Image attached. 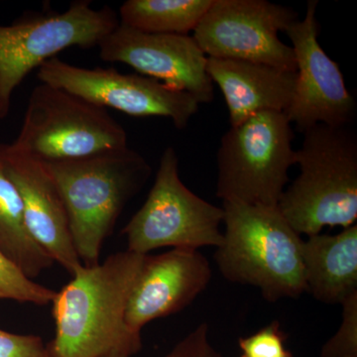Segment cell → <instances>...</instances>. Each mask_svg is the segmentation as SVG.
<instances>
[{
	"label": "cell",
	"instance_id": "10",
	"mask_svg": "<svg viewBox=\"0 0 357 357\" xmlns=\"http://www.w3.org/2000/svg\"><path fill=\"white\" fill-rule=\"evenodd\" d=\"M37 76L42 84L64 89L103 109L134 117H167L177 129L187 128L199 110L194 96L139 74L86 69L54 57L40 66Z\"/></svg>",
	"mask_w": 357,
	"mask_h": 357
},
{
	"label": "cell",
	"instance_id": "20",
	"mask_svg": "<svg viewBox=\"0 0 357 357\" xmlns=\"http://www.w3.org/2000/svg\"><path fill=\"white\" fill-rule=\"evenodd\" d=\"M337 332L321 349V357H357V294L344 301Z\"/></svg>",
	"mask_w": 357,
	"mask_h": 357
},
{
	"label": "cell",
	"instance_id": "2",
	"mask_svg": "<svg viewBox=\"0 0 357 357\" xmlns=\"http://www.w3.org/2000/svg\"><path fill=\"white\" fill-rule=\"evenodd\" d=\"M222 243L215 260L232 283L253 286L269 302L306 292L303 241L277 206L222 204Z\"/></svg>",
	"mask_w": 357,
	"mask_h": 357
},
{
	"label": "cell",
	"instance_id": "9",
	"mask_svg": "<svg viewBox=\"0 0 357 357\" xmlns=\"http://www.w3.org/2000/svg\"><path fill=\"white\" fill-rule=\"evenodd\" d=\"M299 20L292 8L266 0H213L194 38L206 57L234 59L296 72L292 47L279 32Z\"/></svg>",
	"mask_w": 357,
	"mask_h": 357
},
{
	"label": "cell",
	"instance_id": "22",
	"mask_svg": "<svg viewBox=\"0 0 357 357\" xmlns=\"http://www.w3.org/2000/svg\"><path fill=\"white\" fill-rule=\"evenodd\" d=\"M0 357H52L48 345L37 335H14L0 330Z\"/></svg>",
	"mask_w": 357,
	"mask_h": 357
},
{
	"label": "cell",
	"instance_id": "15",
	"mask_svg": "<svg viewBox=\"0 0 357 357\" xmlns=\"http://www.w3.org/2000/svg\"><path fill=\"white\" fill-rule=\"evenodd\" d=\"M206 72L220 86L230 126L263 112H285L293 100L296 72L248 61L208 57Z\"/></svg>",
	"mask_w": 357,
	"mask_h": 357
},
{
	"label": "cell",
	"instance_id": "6",
	"mask_svg": "<svg viewBox=\"0 0 357 357\" xmlns=\"http://www.w3.org/2000/svg\"><path fill=\"white\" fill-rule=\"evenodd\" d=\"M294 132L284 112H263L230 126L217 155L222 202L277 206L296 164Z\"/></svg>",
	"mask_w": 357,
	"mask_h": 357
},
{
	"label": "cell",
	"instance_id": "3",
	"mask_svg": "<svg viewBox=\"0 0 357 357\" xmlns=\"http://www.w3.org/2000/svg\"><path fill=\"white\" fill-rule=\"evenodd\" d=\"M296 150L300 175L279 199L282 215L298 234L326 227L347 229L357 220V136L347 126L317 124Z\"/></svg>",
	"mask_w": 357,
	"mask_h": 357
},
{
	"label": "cell",
	"instance_id": "11",
	"mask_svg": "<svg viewBox=\"0 0 357 357\" xmlns=\"http://www.w3.org/2000/svg\"><path fill=\"white\" fill-rule=\"evenodd\" d=\"M318 4L317 0L307 1L304 20L294 21L285 30L295 55L296 84L284 114L301 133L317 124L349 126L356 112L340 66L319 43Z\"/></svg>",
	"mask_w": 357,
	"mask_h": 357
},
{
	"label": "cell",
	"instance_id": "21",
	"mask_svg": "<svg viewBox=\"0 0 357 357\" xmlns=\"http://www.w3.org/2000/svg\"><path fill=\"white\" fill-rule=\"evenodd\" d=\"M285 342L280 323L273 321L253 335L239 338L241 357H293Z\"/></svg>",
	"mask_w": 357,
	"mask_h": 357
},
{
	"label": "cell",
	"instance_id": "8",
	"mask_svg": "<svg viewBox=\"0 0 357 357\" xmlns=\"http://www.w3.org/2000/svg\"><path fill=\"white\" fill-rule=\"evenodd\" d=\"M119 25L109 6L75 1L62 13L0 25V119L10 112L15 89L33 70L70 47L91 48Z\"/></svg>",
	"mask_w": 357,
	"mask_h": 357
},
{
	"label": "cell",
	"instance_id": "16",
	"mask_svg": "<svg viewBox=\"0 0 357 357\" xmlns=\"http://www.w3.org/2000/svg\"><path fill=\"white\" fill-rule=\"evenodd\" d=\"M306 292L325 304L357 294V225L335 236L314 234L303 243Z\"/></svg>",
	"mask_w": 357,
	"mask_h": 357
},
{
	"label": "cell",
	"instance_id": "19",
	"mask_svg": "<svg viewBox=\"0 0 357 357\" xmlns=\"http://www.w3.org/2000/svg\"><path fill=\"white\" fill-rule=\"evenodd\" d=\"M56 293L28 278L0 251V300L46 306L53 302Z\"/></svg>",
	"mask_w": 357,
	"mask_h": 357
},
{
	"label": "cell",
	"instance_id": "13",
	"mask_svg": "<svg viewBox=\"0 0 357 357\" xmlns=\"http://www.w3.org/2000/svg\"><path fill=\"white\" fill-rule=\"evenodd\" d=\"M211 276L210 262L199 250L145 255L129 295L126 326L141 335L150 321L182 311L206 290Z\"/></svg>",
	"mask_w": 357,
	"mask_h": 357
},
{
	"label": "cell",
	"instance_id": "17",
	"mask_svg": "<svg viewBox=\"0 0 357 357\" xmlns=\"http://www.w3.org/2000/svg\"><path fill=\"white\" fill-rule=\"evenodd\" d=\"M0 251L32 280L55 263L30 234L25 223L20 192L6 175L1 161Z\"/></svg>",
	"mask_w": 357,
	"mask_h": 357
},
{
	"label": "cell",
	"instance_id": "1",
	"mask_svg": "<svg viewBox=\"0 0 357 357\" xmlns=\"http://www.w3.org/2000/svg\"><path fill=\"white\" fill-rule=\"evenodd\" d=\"M145 255L126 250L95 266H83L56 293V335L48 345L52 357L133 356L141 335L129 330L126 307Z\"/></svg>",
	"mask_w": 357,
	"mask_h": 357
},
{
	"label": "cell",
	"instance_id": "24",
	"mask_svg": "<svg viewBox=\"0 0 357 357\" xmlns=\"http://www.w3.org/2000/svg\"><path fill=\"white\" fill-rule=\"evenodd\" d=\"M103 357H132V356H128V354H119V352H115V354H109V356H105Z\"/></svg>",
	"mask_w": 357,
	"mask_h": 357
},
{
	"label": "cell",
	"instance_id": "23",
	"mask_svg": "<svg viewBox=\"0 0 357 357\" xmlns=\"http://www.w3.org/2000/svg\"><path fill=\"white\" fill-rule=\"evenodd\" d=\"M164 357H223L211 344L208 324L202 323Z\"/></svg>",
	"mask_w": 357,
	"mask_h": 357
},
{
	"label": "cell",
	"instance_id": "18",
	"mask_svg": "<svg viewBox=\"0 0 357 357\" xmlns=\"http://www.w3.org/2000/svg\"><path fill=\"white\" fill-rule=\"evenodd\" d=\"M213 0H128L119 8V23L152 34L195 31Z\"/></svg>",
	"mask_w": 357,
	"mask_h": 357
},
{
	"label": "cell",
	"instance_id": "7",
	"mask_svg": "<svg viewBox=\"0 0 357 357\" xmlns=\"http://www.w3.org/2000/svg\"><path fill=\"white\" fill-rule=\"evenodd\" d=\"M223 210L188 189L178 175V158L167 147L145 203L124 227L128 250L147 255L162 248L194 249L222 243Z\"/></svg>",
	"mask_w": 357,
	"mask_h": 357
},
{
	"label": "cell",
	"instance_id": "14",
	"mask_svg": "<svg viewBox=\"0 0 357 357\" xmlns=\"http://www.w3.org/2000/svg\"><path fill=\"white\" fill-rule=\"evenodd\" d=\"M0 161L20 192L25 223L33 238L70 275L84 266L72 236L62 195L43 162L0 144Z\"/></svg>",
	"mask_w": 357,
	"mask_h": 357
},
{
	"label": "cell",
	"instance_id": "12",
	"mask_svg": "<svg viewBox=\"0 0 357 357\" xmlns=\"http://www.w3.org/2000/svg\"><path fill=\"white\" fill-rule=\"evenodd\" d=\"M98 48L103 61L130 66L142 76L189 93L199 105L213 102L208 57L191 36L144 33L119 23Z\"/></svg>",
	"mask_w": 357,
	"mask_h": 357
},
{
	"label": "cell",
	"instance_id": "5",
	"mask_svg": "<svg viewBox=\"0 0 357 357\" xmlns=\"http://www.w3.org/2000/svg\"><path fill=\"white\" fill-rule=\"evenodd\" d=\"M11 145L43 163L128 147L126 129L107 109L42 83L30 95L20 135Z\"/></svg>",
	"mask_w": 357,
	"mask_h": 357
},
{
	"label": "cell",
	"instance_id": "4",
	"mask_svg": "<svg viewBox=\"0 0 357 357\" xmlns=\"http://www.w3.org/2000/svg\"><path fill=\"white\" fill-rule=\"evenodd\" d=\"M44 164L62 195L77 256L84 266H95L124 206L151 176V167L129 147Z\"/></svg>",
	"mask_w": 357,
	"mask_h": 357
}]
</instances>
